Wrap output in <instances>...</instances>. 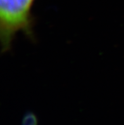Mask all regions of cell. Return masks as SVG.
I'll use <instances>...</instances> for the list:
<instances>
[{
    "mask_svg": "<svg viewBox=\"0 0 124 125\" xmlns=\"http://www.w3.org/2000/svg\"><path fill=\"white\" fill-rule=\"evenodd\" d=\"M38 120L33 113H27L24 115L22 121V125H38Z\"/></svg>",
    "mask_w": 124,
    "mask_h": 125,
    "instance_id": "obj_2",
    "label": "cell"
},
{
    "mask_svg": "<svg viewBox=\"0 0 124 125\" xmlns=\"http://www.w3.org/2000/svg\"><path fill=\"white\" fill-rule=\"evenodd\" d=\"M36 0H0V40L2 53L11 49L19 32L35 41L34 17L32 10Z\"/></svg>",
    "mask_w": 124,
    "mask_h": 125,
    "instance_id": "obj_1",
    "label": "cell"
}]
</instances>
